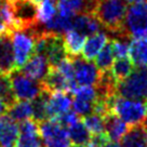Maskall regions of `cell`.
Returning <instances> with one entry per match:
<instances>
[{
  "label": "cell",
  "instance_id": "31",
  "mask_svg": "<svg viewBox=\"0 0 147 147\" xmlns=\"http://www.w3.org/2000/svg\"><path fill=\"white\" fill-rule=\"evenodd\" d=\"M76 98H80L83 101L96 103L97 101V92L96 89L92 86H79L73 92Z\"/></svg>",
  "mask_w": 147,
  "mask_h": 147
},
{
  "label": "cell",
  "instance_id": "12",
  "mask_svg": "<svg viewBox=\"0 0 147 147\" xmlns=\"http://www.w3.org/2000/svg\"><path fill=\"white\" fill-rule=\"evenodd\" d=\"M51 66L46 56L41 54H35L29 57V60L20 68V70L27 77L36 81L41 82L50 70Z\"/></svg>",
  "mask_w": 147,
  "mask_h": 147
},
{
  "label": "cell",
  "instance_id": "20",
  "mask_svg": "<svg viewBox=\"0 0 147 147\" xmlns=\"http://www.w3.org/2000/svg\"><path fill=\"white\" fill-rule=\"evenodd\" d=\"M123 147H147V125L145 123L129 128L122 140Z\"/></svg>",
  "mask_w": 147,
  "mask_h": 147
},
{
  "label": "cell",
  "instance_id": "5",
  "mask_svg": "<svg viewBox=\"0 0 147 147\" xmlns=\"http://www.w3.org/2000/svg\"><path fill=\"white\" fill-rule=\"evenodd\" d=\"M124 38L147 37V2L131 3L127 9L123 23Z\"/></svg>",
  "mask_w": 147,
  "mask_h": 147
},
{
  "label": "cell",
  "instance_id": "22",
  "mask_svg": "<svg viewBox=\"0 0 147 147\" xmlns=\"http://www.w3.org/2000/svg\"><path fill=\"white\" fill-rule=\"evenodd\" d=\"M73 21L74 16L65 15V14L56 12V14L52 18V20L43 25L45 28L42 30L63 35L66 32H68L69 29L73 28Z\"/></svg>",
  "mask_w": 147,
  "mask_h": 147
},
{
  "label": "cell",
  "instance_id": "9",
  "mask_svg": "<svg viewBox=\"0 0 147 147\" xmlns=\"http://www.w3.org/2000/svg\"><path fill=\"white\" fill-rule=\"evenodd\" d=\"M15 147H43V141L39 134L37 121L27 119L21 122Z\"/></svg>",
  "mask_w": 147,
  "mask_h": 147
},
{
  "label": "cell",
  "instance_id": "14",
  "mask_svg": "<svg viewBox=\"0 0 147 147\" xmlns=\"http://www.w3.org/2000/svg\"><path fill=\"white\" fill-rule=\"evenodd\" d=\"M20 127L9 115L0 116V147H15Z\"/></svg>",
  "mask_w": 147,
  "mask_h": 147
},
{
  "label": "cell",
  "instance_id": "37",
  "mask_svg": "<svg viewBox=\"0 0 147 147\" xmlns=\"http://www.w3.org/2000/svg\"><path fill=\"white\" fill-rule=\"evenodd\" d=\"M9 28L5 26V24L0 20V36H2V35H5V32H9Z\"/></svg>",
  "mask_w": 147,
  "mask_h": 147
},
{
  "label": "cell",
  "instance_id": "13",
  "mask_svg": "<svg viewBox=\"0 0 147 147\" xmlns=\"http://www.w3.org/2000/svg\"><path fill=\"white\" fill-rule=\"evenodd\" d=\"M16 69L14 61L13 45L11 32L0 36V73L9 75L12 70Z\"/></svg>",
  "mask_w": 147,
  "mask_h": 147
},
{
  "label": "cell",
  "instance_id": "8",
  "mask_svg": "<svg viewBox=\"0 0 147 147\" xmlns=\"http://www.w3.org/2000/svg\"><path fill=\"white\" fill-rule=\"evenodd\" d=\"M74 64V77L77 86H96L101 76V70L96 65L83 57H70Z\"/></svg>",
  "mask_w": 147,
  "mask_h": 147
},
{
  "label": "cell",
  "instance_id": "2",
  "mask_svg": "<svg viewBox=\"0 0 147 147\" xmlns=\"http://www.w3.org/2000/svg\"><path fill=\"white\" fill-rule=\"evenodd\" d=\"M111 113L132 127L147 120V100H132L116 94L111 102Z\"/></svg>",
  "mask_w": 147,
  "mask_h": 147
},
{
  "label": "cell",
  "instance_id": "7",
  "mask_svg": "<svg viewBox=\"0 0 147 147\" xmlns=\"http://www.w3.org/2000/svg\"><path fill=\"white\" fill-rule=\"evenodd\" d=\"M14 95L18 101H32L42 92L43 88L40 81L24 75L20 69H14L9 74Z\"/></svg>",
  "mask_w": 147,
  "mask_h": 147
},
{
  "label": "cell",
  "instance_id": "28",
  "mask_svg": "<svg viewBox=\"0 0 147 147\" xmlns=\"http://www.w3.org/2000/svg\"><path fill=\"white\" fill-rule=\"evenodd\" d=\"M0 97L7 104L8 108L16 102L9 75L2 73H0Z\"/></svg>",
  "mask_w": 147,
  "mask_h": 147
},
{
  "label": "cell",
  "instance_id": "24",
  "mask_svg": "<svg viewBox=\"0 0 147 147\" xmlns=\"http://www.w3.org/2000/svg\"><path fill=\"white\" fill-rule=\"evenodd\" d=\"M68 138L75 145H83L87 144L88 141L91 138V133L86 128V125L81 120H78L77 122L71 124L67 128Z\"/></svg>",
  "mask_w": 147,
  "mask_h": 147
},
{
  "label": "cell",
  "instance_id": "33",
  "mask_svg": "<svg viewBox=\"0 0 147 147\" xmlns=\"http://www.w3.org/2000/svg\"><path fill=\"white\" fill-rule=\"evenodd\" d=\"M74 108V111L78 116L81 117H86V116L90 115L92 113H94V107H95V103H91V102L83 101L80 98H76L73 101L71 104Z\"/></svg>",
  "mask_w": 147,
  "mask_h": 147
},
{
  "label": "cell",
  "instance_id": "4",
  "mask_svg": "<svg viewBox=\"0 0 147 147\" xmlns=\"http://www.w3.org/2000/svg\"><path fill=\"white\" fill-rule=\"evenodd\" d=\"M38 27L28 29H14L11 32L15 67L20 69L35 53Z\"/></svg>",
  "mask_w": 147,
  "mask_h": 147
},
{
  "label": "cell",
  "instance_id": "32",
  "mask_svg": "<svg viewBox=\"0 0 147 147\" xmlns=\"http://www.w3.org/2000/svg\"><path fill=\"white\" fill-rule=\"evenodd\" d=\"M127 38H115L110 40L113 53L117 59H127L129 56V43L124 41Z\"/></svg>",
  "mask_w": 147,
  "mask_h": 147
},
{
  "label": "cell",
  "instance_id": "16",
  "mask_svg": "<svg viewBox=\"0 0 147 147\" xmlns=\"http://www.w3.org/2000/svg\"><path fill=\"white\" fill-rule=\"evenodd\" d=\"M109 41V38L105 32H95L87 38L82 48V57L87 61L95 60L97 54Z\"/></svg>",
  "mask_w": 147,
  "mask_h": 147
},
{
  "label": "cell",
  "instance_id": "10",
  "mask_svg": "<svg viewBox=\"0 0 147 147\" xmlns=\"http://www.w3.org/2000/svg\"><path fill=\"white\" fill-rule=\"evenodd\" d=\"M98 0H57V12L75 16L78 14H93Z\"/></svg>",
  "mask_w": 147,
  "mask_h": 147
},
{
  "label": "cell",
  "instance_id": "1",
  "mask_svg": "<svg viewBox=\"0 0 147 147\" xmlns=\"http://www.w3.org/2000/svg\"><path fill=\"white\" fill-rule=\"evenodd\" d=\"M127 9V0H98L93 15L108 32L119 38H124L123 23Z\"/></svg>",
  "mask_w": 147,
  "mask_h": 147
},
{
  "label": "cell",
  "instance_id": "30",
  "mask_svg": "<svg viewBox=\"0 0 147 147\" xmlns=\"http://www.w3.org/2000/svg\"><path fill=\"white\" fill-rule=\"evenodd\" d=\"M38 5V23L45 25L56 14V8L55 3L49 0L40 1L37 3Z\"/></svg>",
  "mask_w": 147,
  "mask_h": 147
},
{
  "label": "cell",
  "instance_id": "42",
  "mask_svg": "<svg viewBox=\"0 0 147 147\" xmlns=\"http://www.w3.org/2000/svg\"><path fill=\"white\" fill-rule=\"evenodd\" d=\"M145 124H146V125H147V120H146V121H145Z\"/></svg>",
  "mask_w": 147,
  "mask_h": 147
},
{
  "label": "cell",
  "instance_id": "35",
  "mask_svg": "<svg viewBox=\"0 0 147 147\" xmlns=\"http://www.w3.org/2000/svg\"><path fill=\"white\" fill-rule=\"evenodd\" d=\"M55 119L57 120V121H59L63 127H65V128H68L71 124H74L75 122H77L78 120H80L79 119V116L77 115L75 111H71L70 109H69L68 111L64 113V114L60 115L59 117H56Z\"/></svg>",
  "mask_w": 147,
  "mask_h": 147
},
{
  "label": "cell",
  "instance_id": "25",
  "mask_svg": "<svg viewBox=\"0 0 147 147\" xmlns=\"http://www.w3.org/2000/svg\"><path fill=\"white\" fill-rule=\"evenodd\" d=\"M49 95H50V92H48L47 90L43 89L41 93L35 100H32V119L37 122H40V121L48 119L47 103H48Z\"/></svg>",
  "mask_w": 147,
  "mask_h": 147
},
{
  "label": "cell",
  "instance_id": "18",
  "mask_svg": "<svg viewBox=\"0 0 147 147\" xmlns=\"http://www.w3.org/2000/svg\"><path fill=\"white\" fill-rule=\"evenodd\" d=\"M105 121V131L107 136L111 142H119L122 140L125 133L128 132L129 125L122 119L113 113L104 117Z\"/></svg>",
  "mask_w": 147,
  "mask_h": 147
},
{
  "label": "cell",
  "instance_id": "17",
  "mask_svg": "<svg viewBox=\"0 0 147 147\" xmlns=\"http://www.w3.org/2000/svg\"><path fill=\"white\" fill-rule=\"evenodd\" d=\"M129 56L136 67H147V37L132 38L129 43Z\"/></svg>",
  "mask_w": 147,
  "mask_h": 147
},
{
  "label": "cell",
  "instance_id": "21",
  "mask_svg": "<svg viewBox=\"0 0 147 147\" xmlns=\"http://www.w3.org/2000/svg\"><path fill=\"white\" fill-rule=\"evenodd\" d=\"M63 39L66 53L69 57L79 56L86 41V36L75 29H69L68 32H66L63 35Z\"/></svg>",
  "mask_w": 147,
  "mask_h": 147
},
{
  "label": "cell",
  "instance_id": "36",
  "mask_svg": "<svg viewBox=\"0 0 147 147\" xmlns=\"http://www.w3.org/2000/svg\"><path fill=\"white\" fill-rule=\"evenodd\" d=\"M108 142H109V138L107 136V134L104 132L98 134H92V136L87 143V147H103Z\"/></svg>",
  "mask_w": 147,
  "mask_h": 147
},
{
  "label": "cell",
  "instance_id": "3",
  "mask_svg": "<svg viewBox=\"0 0 147 147\" xmlns=\"http://www.w3.org/2000/svg\"><path fill=\"white\" fill-rule=\"evenodd\" d=\"M35 53L46 56L51 67H55L68 55L66 53L63 35L39 30L36 38Z\"/></svg>",
  "mask_w": 147,
  "mask_h": 147
},
{
  "label": "cell",
  "instance_id": "6",
  "mask_svg": "<svg viewBox=\"0 0 147 147\" xmlns=\"http://www.w3.org/2000/svg\"><path fill=\"white\" fill-rule=\"evenodd\" d=\"M117 94L132 100H147V67H138L117 83Z\"/></svg>",
  "mask_w": 147,
  "mask_h": 147
},
{
  "label": "cell",
  "instance_id": "29",
  "mask_svg": "<svg viewBox=\"0 0 147 147\" xmlns=\"http://www.w3.org/2000/svg\"><path fill=\"white\" fill-rule=\"evenodd\" d=\"M83 123L86 128L89 130L91 134H98L103 133L105 131V121L104 117L100 116L96 113H92L90 115L83 117Z\"/></svg>",
  "mask_w": 147,
  "mask_h": 147
},
{
  "label": "cell",
  "instance_id": "27",
  "mask_svg": "<svg viewBox=\"0 0 147 147\" xmlns=\"http://www.w3.org/2000/svg\"><path fill=\"white\" fill-rule=\"evenodd\" d=\"M114 57H115V55L113 53V49H111L109 40L95 57V65L101 71H108L114 64Z\"/></svg>",
  "mask_w": 147,
  "mask_h": 147
},
{
  "label": "cell",
  "instance_id": "19",
  "mask_svg": "<svg viewBox=\"0 0 147 147\" xmlns=\"http://www.w3.org/2000/svg\"><path fill=\"white\" fill-rule=\"evenodd\" d=\"M101 24L93 14H78L74 16L73 28L84 36H91L101 30Z\"/></svg>",
  "mask_w": 147,
  "mask_h": 147
},
{
  "label": "cell",
  "instance_id": "11",
  "mask_svg": "<svg viewBox=\"0 0 147 147\" xmlns=\"http://www.w3.org/2000/svg\"><path fill=\"white\" fill-rule=\"evenodd\" d=\"M73 104V98L68 92L56 91L49 95L47 103L48 119H55L56 117L68 111Z\"/></svg>",
  "mask_w": 147,
  "mask_h": 147
},
{
  "label": "cell",
  "instance_id": "23",
  "mask_svg": "<svg viewBox=\"0 0 147 147\" xmlns=\"http://www.w3.org/2000/svg\"><path fill=\"white\" fill-rule=\"evenodd\" d=\"M8 115L16 122L32 118V106L29 101H16L8 108Z\"/></svg>",
  "mask_w": 147,
  "mask_h": 147
},
{
  "label": "cell",
  "instance_id": "41",
  "mask_svg": "<svg viewBox=\"0 0 147 147\" xmlns=\"http://www.w3.org/2000/svg\"><path fill=\"white\" fill-rule=\"evenodd\" d=\"M74 147H86V146H83V145H75Z\"/></svg>",
  "mask_w": 147,
  "mask_h": 147
},
{
  "label": "cell",
  "instance_id": "39",
  "mask_svg": "<svg viewBox=\"0 0 147 147\" xmlns=\"http://www.w3.org/2000/svg\"><path fill=\"white\" fill-rule=\"evenodd\" d=\"M130 3H136V2H142V1H145V0H127Z\"/></svg>",
  "mask_w": 147,
  "mask_h": 147
},
{
  "label": "cell",
  "instance_id": "26",
  "mask_svg": "<svg viewBox=\"0 0 147 147\" xmlns=\"http://www.w3.org/2000/svg\"><path fill=\"white\" fill-rule=\"evenodd\" d=\"M132 71H133V64L128 57L117 59V61L114 62V64L110 68V73L117 81V83L124 80L128 76L131 75Z\"/></svg>",
  "mask_w": 147,
  "mask_h": 147
},
{
  "label": "cell",
  "instance_id": "40",
  "mask_svg": "<svg viewBox=\"0 0 147 147\" xmlns=\"http://www.w3.org/2000/svg\"><path fill=\"white\" fill-rule=\"evenodd\" d=\"M113 147H123L122 145H119L118 143H115L114 142V145H113Z\"/></svg>",
  "mask_w": 147,
  "mask_h": 147
},
{
  "label": "cell",
  "instance_id": "15",
  "mask_svg": "<svg viewBox=\"0 0 147 147\" xmlns=\"http://www.w3.org/2000/svg\"><path fill=\"white\" fill-rule=\"evenodd\" d=\"M42 88L48 92H73V87L65 76L56 67H51L47 76L41 81Z\"/></svg>",
  "mask_w": 147,
  "mask_h": 147
},
{
  "label": "cell",
  "instance_id": "34",
  "mask_svg": "<svg viewBox=\"0 0 147 147\" xmlns=\"http://www.w3.org/2000/svg\"><path fill=\"white\" fill-rule=\"evenodd\" d=\"M43 147H70V140L68 138L67 130L59 133L53 138L43 141Z\"/></svg>",
  "mask_w": 147,
  "mask_h": 147
},
{
  "label": "cell",
  "instance_id": "38",
  "mask_svg": "<svg viewBox=\"0 0 147 147\" xmlns=\"http://www.w3.org/2000/svg\"><path fill=\"white\" fill-rule=\"evenodd\" d=\"M7 110H8V106H7L5 102L2 101V98L0 97V116L3 115Z\"/></svg>",
  "mask_w": 147,
  "mask_h": 147
}]
</instances>
